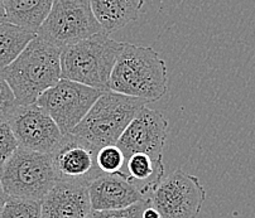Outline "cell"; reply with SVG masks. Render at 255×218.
Masks as SVG:
<instances>
[{
	"label": "cell",
	"instance_id": "obj_6",
	"mask_svg": "<svg viewBox=\"0 0 255 218\" xmlns=\"http://www.w3.org/2000/svg\"><path fill=\"white\" fill-rule=\"evenodd\" d=\"M104 32L90 0H54L48 16L37 34L63 49Z\"/></svg>",
	"mask_w": 255,
	"mask_h": 218
},
{
	"label": "cell",
	"instance_id": "obj_3",
	"mask_svg": "<svg viewBox=\"0 0 255 218\" xmlns=\"http://www.w3.org/2000/svg\"><path fill=\"white\" fill-rule=\"evenodd\" d=\"M124 43L105 32L66 47L61 52V78L109 91L113 68Z\"/></svg>",
	"mask_w": 255,
	"mask_h": 218
},
{
	"label": "cell",
	"instance_id": "obj_13",
	"mask_svg": "<svg viewBox=\"0 0 255 218\" xmlns=\"http://www.w3.org/2000/svg\"><path fill=\"white\" fill-rule=\"evenodd\" d=\"M91 210L89 187L57 181L42 200L41 218H87Z\"/></svg>",
	"mask_w": 255,
	"mask_h": 218
},
{
	"label": "cell",
	"instance_id": "obj_14",
	"mask_svg": "<svg viewBox=\"0 0 255 218\" xmlns=\"http://www.w3.org/2000/svg\"><path fill=\"white\" fill-rule=\"evenodd\" d=\"M145 0H90L104 32L110 34L138 20Z\"/></svg>",
	"mask_w": 255,
	"mask_h": 218
},
{
	"label": "cell",
	"instance_id": "obj_5",
	"mask_svg": "<svg viewBox=\"0 0 255 218\" xmlns=\"http://www.w3.org/2000/svg\"><path fill=\"white\" fill-rule=\"evenodd\" d=\"M0 183L8 197L42 201L57 183L51 154L19 146L0 169Z\"/></svg>",
	"mask_w": 255,
	"mask_h": 218
},
{
	"label": "cell",
	"instance_id": "obj_19",
	"mask_svg": "<svg viewBox=\"0 0 255 218\" xmlns=\"http://www.w3.org/2000/svg\"><path fill=\"white\" fill-rule=\"evenodd\" d=\"M96 160L103 174H122L125 164L124 153L118 145H106L99 149Z\"/></svg>",
	"mask_w": 255,
	"mask_h": 218
},
{
	"label": "cell",
	"instance_id": "obj_8",
	"mask_svg": "<svg viewBox=\"0 0 255 218\" xmlns=\"http://www.w3.org/2000/svg\"><path fill=\"white\" fill-rule=\"evenodd\" d=\"M104 91L61 78L38 99L37 105L49 113L63 135L81 122Z\"/></svg>",
	"mask_w": 255,
	"mask_h": 218
},
{
	"label": "cell",
	"instance_id": "obj_1",
	"mask_svg": "<svg viewBox=\"0 0 255 218\" xmlns=\"http://www.w3.org/2000/svg\"><path fill=\"white\" fill-rule=\"evenodd\" d=\"M61 52L62 49L37 34L13 63L0 71L18 105H33L60 81Z\"/></svg>",
	"mask_w": 255,
	"mask_h": 218
},
{
	"label": "cell",
	"instance_id": "obj_23",
	"mask_svg": "<svg viewBox=\"0 0 255 218\" xmlns=\"http://www.w3.org/2000/svg\"><path fill=\"white\" fill-rule=\"evenodd\" d=\"M141 218H162V217H160L159 212H158V211L150 205V202H148V205L145 206V208H144Z\"/></svg>",
	"mask_w": 255,
	"mask_h": 218
},
{
	"label": "cell",
	"instance_id": "obj_11",
	"mask_svg": "<svg viewBox=\"0 0 255 218\" xmlns=\"http://www.w3.org/2000/svg\"><path fill=\"white\" fill-rule=\"evenodd\" d=\"M98 150L74 134L63 135L62 140L51 153L57 181L89 184L103 175L98 167Z\"/></svg>",
	"mask_w": 255,
	"mask_h": 218
},
{
	"label": "cell",
	"instance_id": "obj_22",
	"mask_svg": "<svg viewBox=\"0 0 255 218\" xmlns=\"http://www.w3.org/2000/svg\"><path fill=\"white\" fill-rule=\"evenodd\" d=\"M149 200L141 201L135 203L130 207L124 208V210L115 211H95L91 210L87 218H141L143 211L145 206L148 205Z\"/></svg>",
	"mask_w": 255,
	"mask_h": 218
},
{
	"label": "cell",
	"instance_id": "obj_7",
	"mask_svg": "<svg viewBox=\"0 0 255 218\" xmlns=\"http://www.w3.org/2000/svg\"><path fill=\"white\" fill-rule=\"evenodd\" d=\"M206 200V189L196 175L177 169L163 178L149 197L162 218H196Z\"/></svg>",
	"mask_w": 255,
	"mask_h": 218
},
{
	"label": "cell",
	"instance_id": "obj_18",
	"mask_svg": "<svg viewBox=\"0 0 255 218\" xmlns=\"http://www.w3.org/2000/svg\"><path fill=\"white\" fill-rule=\"evenodd\" d=\"M42 201L8 197L0 218H41Z\"/></svg>",
	"mask_w": 255,
	"mask_h": 218
},
{
	"label": "cell",
	"instance_id": "obj_24",
	"mask_svg": "<svg viewBox=\"0 0 255 218\" xmlns=\"http://www.w3.org/2000/svg\"><path fill=\"white\" fill-rule=\"evenodd\" d=\"M6 201H8V194L4 192L3 187H1V183H0V213H1V211H3Z\"/></svg>",
	"mask_w": 255,
	"mask_h": 218
},
{
	"label": "cell",
	"instance_id": "obj_9",
	"mask_svg": "<svg viewBox=\"0 0 255 218\" xmlns=\"http://www.w3.org/2000/svg\"><path fill=\"white\" fill-rule=\"evenodd\" d=\"M168 120L160 111L144 106L133 121L128 125L117 145L125 159L135 153L148 154L158 163H163Z\"/></svg>",
	"mask_w": 255,
	"mask_h": 218
},
{
	"label": "cell",
	"instance_id": "obj_15",
	"mask_svg": "<svg viewBox=\"0 0 255 218\" xmlns=\"http://www.w3.org/2000/svg\"><path fill=\"white\" fill-rule=\"evenodd\" d=\"M119 175L138 187L144 197L149 200L150 194L164 178V164L155 162L148 154L135 153L125 159L124 168Z\"/></svg>",
	"mask_w": 255,
	"mask_h": 218
},
{
	"label": "cell",
	"instance_id": "obj_12",
	"mask_svg": "<svg viewBox=\"0 0 255 218\" xmlns=\"http://www.w3.org/2000/svg\"><path fill=\"white\" fill-rule=\"evenodd\" d=\"M91 208L95 211L124 210L147 201L140 189L119 174H103L89 184Z\"/></svg>",
	"mask_w": 255,
	"mask_h": 218
},
{
	"label": "cell",
	"instance_id": "obj_4",
	"mask_svg": "<svg viewBox=\"0 0 255 218\" xmlns=\"http://www.w3.org/2000/svg\"><path fill=\"white\" fill-rule=\"evenodd\" d=\"M147 104L141 99L109 90L103 92L71 134L96 149L117 145L128 125Z\"/></svg>",
	"mask_w": 255,
	"mask_h": 218
},
{
	"label": "cell",
	"instance_id": "obj_20",
	"mask_svg": "<svg viewBox=\"0 0 255 218\" xmlns=\"http://www.w3.org/2000/svg\"><path fill=\"white\" fill-rule=\"evenodd\" d=\"M19 144L9 122H0V169L11 158Z\"/></svg>",
	"mask_w": 255,
	"mask_h": 218
},
{
	"label": "cell",
	"instance_id": "obj_21",
	"mask_svg": "<svg viewBox=\"0 0 255 218\" xmlns=\"http://www.w3.org/2000/svg\"><path fill=\"white\" fill-rule=\"evenodd\" d=\"M18 106L13 90L0 73V122H9Z\"/></svg>",
	"mask_w": 255,
	"mask_h": 218
},
{
	"label": "cell",
	"instance_id": "obj_25",
	"mask_svg": "<svg viewBox=\"0 0 255 218\" xmlns=\"http://www.w3.org/2000/svg\"><path fill=\"white\" fill-rule=\"evenodd\" d=\"M5 22H6V13H5V8H4V1L3 0H0V24Z\"/></svg>",
	"mask_w": 255,
	"mask_h": 218
},
{
	"label": "cell",
	"instance_id": "obj_2",
	"mask_svg": "<svg viewBox=\"0 0 255 218\" xmlns=\"http://www.w3.org/2000/svg\"><path fill=\"white\" fill-rule=\"evenodd\" d=\"M168 89L166 62L152 47L124 43L123 51L113 68L109 90L155 103Z\"/></svg>",
	"mask_w": 255,
	"mask_h": 218
},
{
	"label": "cell",
	"instance_id": "obj_10",
	"mask_svg": "<svg viewBox=\"0 0 255 218\" xmlns=\"http://www.w3.org/2000/svg\"><path fill=\"white\" fill-rule=\"evenodd\" d=\"M9 125L20 148L38 153L51 154L63 137L53 118L37 104L18 106Z\"/></svg>",
	"mask_w": 255,
	"mask_h": 218
},
{
	"label": "cell",
	"instance_id": "obj_17",
	"mask_svg": "<svg viewBox=\"0 0 255 218\" xmlns=\"http://www.w3.org/2000/svg\"><path fill=\"white\" fill-rule=\"evenodd\" d=\"M37 37V33L30 32L11 23L0 24V71L13 63L25 47Z\"/></svg>",
	"mask_w": 255,
	"mask_h": 218
},
{
	"label": "cell",
	"instance_id": "obj_16",
	"mask_svg": "<svg viewBox=\"0 0 255 218\" xmlns=\"http://www.w3.org/2000/svg\"><path fill=\"white\" fill-rule=\"evenodd\" d=\"M6 22L38 33L54 0H3Z\"/></svg>",
	"mask_w": 255,
	"mask_h": 218
}]
</instances>
